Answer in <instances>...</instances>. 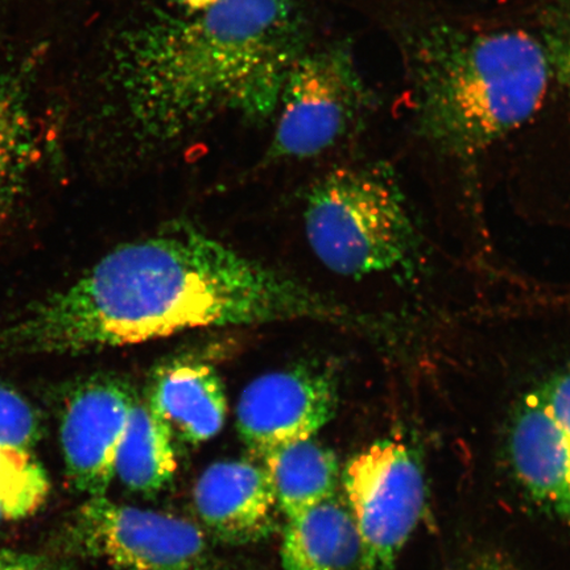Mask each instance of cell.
Here are the masks:
<instances>
[{
    "label": "cell",
    "mask_w": 570,
    "mask_h": 570,
    "mask_svg": "<svg viewBox=\"0 0 570 570\" xmlns=\"http://www.w3.org/2000/svg\"><path fill=\"white\" fill-rule=\"evenodd\" d=\"M389 30L413 131L440 158L475 168L543 109L553 75L534 31L426 9L391 12Z\"/></svg>",
    "instance_id": "3957f363"
},
{
    "label": "cell",
    "mask_w": 570,
    "mask_h": 570,
    "mask_svg": "<svg viewBox=\"0 0 570 570\" xmlns=\"http://www.w3.org/2000/svg\"><path fill=\"white\" fill-rule=\"evenodd\" d=\"M176 469L173 433L148 404L137 401L119 448L116 475L130 490L155 494L173 482Z\"/></svg>",
    "instance_id": "2e32d148"
},
{
    "label": "cell",
    "mask_w": 570,
    "mask_h": 570,
    "mask_svg": "<svg viewBox=\"0 0 570 570\" xmlns=\"http://www.w3.org/2000/svg\"><path fill=\"white\" fill-rule=\"evenodd\" d=\"M170 6L176 7L183 13H195L209 9L216 4L218 0H166Z\"/></svg>",
    "instance_id": "7402d4cb"
},
{
    "label": "cell",
    "mask_w": 570,
    "mask_h": 570,
    "mask_svg": "<svg viewBox=\"0 0 570 570\" xmlns=\"http://www.w3.org/2000/svg\"><path fill=\"white\" fill-rule=\"evenodd\" d=\"M306 33L296 0L155 12L114 40L107 85L138 140L174 141L229 116L258 122L276 111Z\"/></svg>",
    "instance_id": "7a4b0ae2"
},
{
    "label": "cell",
    "mask_w": 570,
    "mask_h": 570,
    "mask_svg": "<svg viewBox=\"0 0 570 570\" xmlns=\"http://www.w3.org/2000/svg\"><path fill=\"white\" fill-rule=\"evenodd\" d=\"M534 33L550 59L553 83L570 97V0H540Z\"/></svg>",
    "instance_id": "ac0fdd59"
},
{
    "label": "cell",
    "mask_w": 570,
    "mask_h": 570,
    "mask_svg": "<svg viewBox=\"0 0 570 570\" xmlns=\"http://www.w3.org/2000/svg\"><path fill=\"white\" fill-rule=\"evenodd\" d=\"M341 481L360 538L356 567L394 570L425 505L416 454L401 441H377L347 463Z\"/></svg>",
    "instance_id": "52a82bcc"
},
{
    "label": "cell",
    "mask_w": 570,
    "mask_h": 570,
    "mask_svg": "<svg viewBox=\"0 0 570 570\" xmlns=\"http://www.w3.org/2000/svg\"><path fill=\"white\" fill-rule=\"evenodd\" d=\"M203 522L229 543L267 537L277 508L273 481L265 466L246 461H223L205 470L195 488Z\"/></svg>",
    "instance_id": "30bf717a"
},
{
    "label": "cell",
    "mask_w": 570,
    "mask_h": 570,
    "mask_svg": "<svg viewBox=\"0 0 570 570\" xmlns=\"http://www.w3.org/2000/svg\"><path fill=\"white\" fill-rule=\"evenodd\" d=\"M263 461L273 481L277 508L288 520L336 495L340 482L336 454L315 439L283 448Z\"/></svg>",
    "instance_id": "5bb4252c"
},
{
    "label": "cell",
    "mask_w": 570,
    "mask_h": 570,
    "mask_svg": "<svg viewBox=\"0 0 570 570\" xmlns=\"http://www.w3.org/2000/svg\"><path fill=\"white\" fill-rule=\"evenodd\" d=\"M27 75L23 68L0 70V217L23 190L38 153Z\"/></svg>",
    "instance_id": "9a60e30c"
},
{
    "label": "cell",
    "mask_w": 570,
    "mask_h": 570,
    "mask_svg": "<svg viewBox=\"0 0 570 570\" xmlns=\"http://www.w3.org/2000/svg\"><path fill=\"white\" fill-rule=\"evenodd\" d=\"M49 493L46 469L31 451L0 445V511L7 522L35 515Z\"/></svg>",
    "instance_id": "e0dca14e"
},
{
    "label": "cell",
    "mask_w": 570,
    "mask_h": 570,
    "mask_svg": "<svg viewBox=\"0 0 570 570\" xmlns=\"http://www.w3.org/2000/svg\"><path fill=\"white\" fill-rule=\"evenodd\" d=\"M137 401L130 384L117 375H92L67 392L60 441L67 479L75 490L89 497L109 490Z\"/></svg>",
    "instance_id": "ba28073f"
},
{
    "label": "cell",
    "mask_w": 570,
    "mask_h": 570,
    "mask_svg": "<svg viewBox=\"0 0 570 570\" xmlns=\"http://www.w3.org/2000/svg\"><path fill=\"white\" fill-rule=\"evenodd\" d=\"M4 522H7L4 515L2 514V511H0V525H2Z\"/></svg>",
    "instance_id": "603a6c76"
},
{
    "label": "cell",
    "mask_w": 570,
    "mask_h": 570,
    "mask_svg": "<svg viewBox=\"0 0 570 570\" xmlns=\"http://www.w3.org/2000/svg\"><path fill=\"white\" fill-rule=\"evenodd\" d=\"M337 386L326 373L306 367L256 377L242 391L237 426L258 458L315 438L337 410Z\"/></svg>",
    "instance_id": "9c48e42d"
},
{
    "label": "cell",
    "mask_w": 570,
    "mask_h": 570,
    "mask_svg": "<svg viewBox=\"0 0 570 570\" xmlns=\"http://www.w3.org/2000/svg\"><path fill=\"white\" fill-rule=\"evenodd\" d=\"M306 238L321 263L347 277L386 273L417 253L419 233L389 169L334 170L306 197Z\"/></svg>",
    "instance_id": "277c9868"
},
{
    "label": "cell",
    "mask_w": 570,
    "mask_h": 570,
    "mask_svg": "<svg viewBox=\"0 0 570 570\" xmlns=\"http://www.w3.org/2000/svg\"><path fill=\"white\" fill-rule=\"evenodd\" d=\"M0 570H76L71 559L56 553L0 550Z\"/></svg>",
    "instance_id": "44dd1931"
},
{
    "label": "cell",
    "mask_w": 570,
    "mask_h": 570,
    "mask_svg": "<svg viewBox=\"0 0 570 570\" xmlns=\"http://www.w3.org/2000/svg\"><path fill=\"white\" fill-rule=\"evenodd\" d=\"M52 553L101 560L122 570H198L206 541L188 520L90 497L63 520Z\"/></svg>",
    "instance_id": "8992f818"
},
{
    "label": "cell",
    "mask_w": 570,
    "mask_h": 570,
    "mask_svg": "<svg viewBox=\"0 0 570 570\" xmlns=\"http://www.w3.org/2000/svg\"><path fill=\"white\" fill-rule=\"evenodd\" d=\"M358 560L352 512L336 495L288 520L282 546L284 570H351Z\"/></svg>",
    "instance_id": "4fadbf2b"
},
{
    "label": "cell",
    "mask_w": 570,
    "mask_h": 570,
    "mask_svg": "<svg viewBox=\"0 0 570 570\" xmlns=\"http://www.w3.org/2000/svg\"><path fill=\"white\" fill-rule=\"evenodd\" d=\"M38 410L10 384L0 382V445L31 449L42 438Z\"/></svg>",
    "instance_id": "d6986e66"
},
{
    "label": "cell",
    "mask_w": 570,
    "mask_h": 570,
    "mask_svg": "<svg viewBox=\"0 0 570 570\" xmlns=\"http://www.w3.org/2000/svg\"><path fill=\"white\" fill-rule=\"evenodd\" d=\"M375 97L348 42L305 49L283 83L268 161L303 160L330 151L372 116Z\"/></svg>",
    "instance_id": "5b68a950"
},
{
    "label": "cell",
    "mask_w": 570,
    "mask_h": 570,
    "mask_svg": "<svg viewBox=\"0 0 570 570\" xmlns=\"http://www.w3.org/2000/svg\"><path fill=\"white\" fill-rule=\"evenodd\" d=\"M537 391L570 445V372L552 377Z\"/></svg>",
    "instance_id": "ffe728a7"
},
{
    "label": "cell",
    "mask_w": 570,
    "mask_h": 570,
    "mask_svg": "<svg viewBox=\"0 0 570 570\" xmlns=\"http://www.w3.org/2000/svg\"><path fill=\"white\" fill-rule=\"evenodd\" d=\"M510 453L518 479L530 494L570 522V445L538 391L519 404Z\"/></svg>",
    "instance_id": "8fae6325"
},
{
    "label": "cell",
    "mask_w": 570,
    "mask_h": 570,
    "mask_svg": "<svg viewBox=\"0 0 570 570\" xmlns=\"http://www.w3.org/2000/svg\"><path fill=\"white\" fill-rule=\"evenodd\" d=\"M148 407L185 443H205L225 424L227 401L223 382L212 366L175 361L155 373Z\"/></svg>",
    "instance_id": "7c38bea8"
},
{
    "label": "cell",
    "mask_w": 570,
    "mask_h": 570,
    "mask_svg": "<svg viewBox=\"0 0 570 570\" xmlns=\"http://www.w3.org/2000/svg\"><path fill=\"white\" fill-rule=\"evenodd\" d=\"M304 284L189 227L114 248L0 327V358L140 344L203 327L340 318Z\"/></svg>",
    "instance_id": "6da1fadb"
}]
</instances>
